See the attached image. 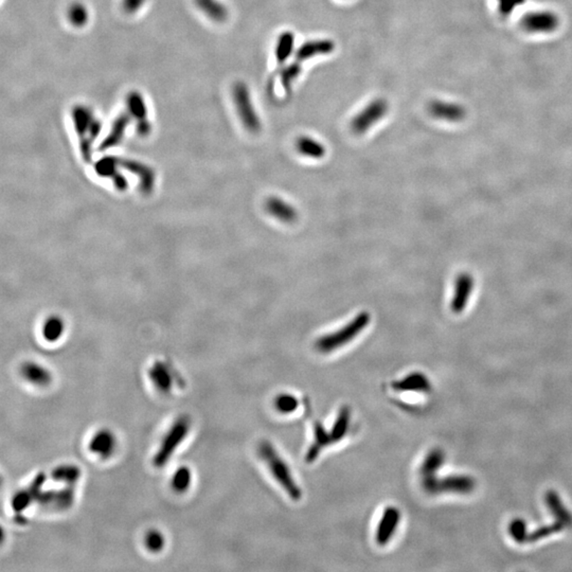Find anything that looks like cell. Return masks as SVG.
Returning <instances> with one entry per match:
<instances>
[{
	"mask_svg": "<svg viewBox=\"0 0 572 572\" xmlns=\"http://www.w3.org/2000/svg\"><path fill=\"white\" fill-rule=\"evenodd\" d=\"M126 104L131 117L137 120L138 134L146 137L152 131V124L148 119V107L144 96L138 91H131L127 96Z\"/></svg>",
	"mask_w": 572,
	"mask_h": 572,
	"instance_id": "9c48e42d",
	"label": "cell"
},
{
	"mask_svg": "<svg viewBox=\"0 0 572 572\" xmlns=\"http://www.w3.org/2000/svg\"><path fill=\"white\" fill-rule=\"evenodd\" d=\"M116 448V438L109 431L96 433L89 443V449L101 458H109Z\"/></svg>",
	"mask_w": 572,
	"mask_h": 572,
	"instance_id": "603a6c76",
	"label": "cell"
},
{
	"mask_svg": "<svg viewBox=\"0 0 572 572\" xmlns=\"http://www.w3.org/2000/svg\"><path fill=\"white\" fill-rule=\"evenodd\" d=\"M197 8L216 23H224L227 21L228 12L227 6L221 2L220 0H194Z\"/></svg>",
	"mask_w": 572,
	"mask_h": 572,
	"instance_id": "d4e9b609",
	"label": "cell"
},
{
	"mask_svg": "<svg viewBox=\"0 0 572 572\" xmlns=\"http://www.w3.org/2000/svg\"><path fill=\"white\" fill-rule=\"evenodd\" d=\"M37 503L41 507L51 510H67L74 505V488L68 486L61 490L43 491Z\"/></svg>",
	"mask_w": 572,
	"mask_h": 572,
	"instance_id": "7c38bea8",
	"label": "cell"
},
{
	"mask_svg": "<svg viewBox=\"0 0 572 572\" xmlns=\"http://www.w3.org/2000/svg\"><path fill=\"white\" fill-rule=\"evenodd\" d=\"M146 0H122V8L127 14L138 12L146 4Z\"/></svg>",
	"mask_w": 572,
	"mask_h": 572,
	"instance_id": "60d3db41",
	"label": "cell"
},
{
	"mask_svg": "<svg viewBox=\"0 0 572 572\" xmlns=\"http://www.w3.org/2000/svg\"><path fill=\"white\" fill-rule=\"evenodd\" d=\"M259 453L261 458L264 460L265 463L271 470V474L277 480L278 483L282 486L286 494L293 501H298L301 499L302 491L295 481V478L291 475V468L287 466L286 462L282 459L273 444L269 441H262L259 445Z\"/></svg>",
	"mask_w": 572,
	"mask_h": 572,
	"instance_id": "6da1fadb",
	"label": "cell"
},
{
	"mask_svg": "<svg viewBox=\"0 0 572 572\" xmlns=\"http://www.w3.org/2000/svg\"><path fill=\"white\" fill-rule=\"evenodd\" d=\"M129 122H131V115H129V114H122V115H120L119 117L114 121L109 135H107V137L105 138L102 144H101L100 151L109 150V149L113 148V146H118V144L122 141V139H124V135H126V129L127 126H129Z\"/></svg>",
	"mask_w": 572,
	"mask_h": 572,
	"instance_id": "7402d4cb",
	"label": "cell"
},
{
	"mask_svg": "<svg viewBox=\"0 0 572 572\" xmlns=\"http://www.w3.org/2000/svg\"><path fill=\"white\" fill-rule=\"evenodd\" d=\"M334 50L335 43L331 39H313L306 41L303 45L298 48L296 51V60L302 63L316 56L332 54Z\"/></svg>",
	"mask_w": 572,
	"mask_h": 572,
	"instance_id": "9a60e30c",
	"label": "cell"
},
{
	"mask_svg": "<svg viewBox=\"0 0 572 572\" xmlns=\"http://www.w3.org/2000/svg\"><path fill=\"white\" fill-rule=\"evenodd\" d=\"M96 172L101 176L111 177L116 187L119 190H124L127 187L126 179L118 172L119 161L115 157H104L96 162Z\"/></svg>",
	"mask_w": 572,
	"mask_h": 572,
	"instance_id": "44dd1931",
	"label": "cell"
},
{
	"mask_svg": "<svg viewBox=\"0 0 572 572\" xmlns=\"http://www.w3.org/2000/svg\"><path fill=\"white\" fill-rule=\"evenodd\" d=\"M428 111L431 117L442 121L460 122L466 117V109L463 105L448 101H431L428 105Z\"/></svg>",
	"mask_w": 572,
	"mask_h": 572,
	"instance_id": "8fae6325",
	"label": "cell"
},
{
	"mask_svg": "<svg viewBox=\"0 0 572 572\" xmlns=\"http://www.w3.org/2000/svg\"><path fill=\"white\" fill-rule=\"evenodd\" d=\"M119 166L126 169L129 172L134 173L139 179L140 188L146 194H150L154 188L155 175L152 169L141 162L135 160L118 159Z\"/></svg>",
	"mask_w": 572,
	"mask_h": 572,
	"instance_id": "2e32d148",
	"label": "cell"
},
{
	"mask_svg": "<svg viewBox=\"0 0 572 572\" xmlns=\"http://www.w3.org/2000/svg\"><path fill=\"white\" fill-rule=\"evenodd\" d=\"M21 376L26 381L36 386H47L51 383L52 374L47 368L34 361H27L21 366Z\"/></svg>",
	"mask_w": 572,
	"mask_h": 572,
	"instance_id": "ffe728a7",
	"label": "cell"
},
{
	"mask_svg": "<svg viewBox=\"0 0 572 572\" xmlns=\"http://www.w3.org/2000/svg\"><path fill=\"white\" fill-rule=\"evenodd\" d=\"M64 331H65V323L62 318L59 316L48 317L41 328L44 338L49 343L58 341L63 336Z\"/></svg>",
	"mask_w": 572,
	"mask_h": 572,
	"instance_id": "4dcf8cb0",
	"label": "cell"
},
{
	"mask_svg": "<svg viewBox=\"0 0 572 572\" xmlns=\"http://www.w3.org/2000/svg\"><path fill=\"white\" fill-rule=\"evenodd\" d=\"M445 453L440 448L431 449L426 457L423 460L422 466L420 468V474L422 479L436 476L438 471L443 466Z\"/></svg>",
	"mask_w": 572,
	"mask_h": 572,
	"instance_id": "83f0119b",
	"label": "cell"
},
{
	"mask_svg": "<svg viewBox=\"0 0 572 572\" xmlns=\"http://www.w3.org/2000/svg\"><path fill=\"white\" fill-rule=\"evenodd\" d=\"M474 278L468 273H462L458 276L455 284L453 299L451 302V312L460 314L468 306V299L474 289Z\"/></svg>",
	"mask_w": 572,
	"mask_h": 572,
	"instance_id": "4fadbf2b",
	"label": "cell"
},
{
	"mask_svg": "<svg viewBox=\"0 0 572 572\" xmlns=\"http://www.w3.org/2000/svg\"><path fill=\"white\" fill-rule=\"evenodd\" d=\"M521 29L529 34H552L558 31L561 19L551 10H534L526 13L519 21Z\"/></svg>",
	"mask_w": 572,
	"mask_h": 572,
	"instance_id": "52a82bcc",
	"label": "cell"
},
{
	"mask_svg": "<svg viewBox=\"0 0 572 572\" xmlns=\"http://www.w3.org/2000/svg\"><path fill=\"white\" fill-rule=\"evenodd\" d=\"M370 321H371V315L369 313H359L336 332L323 335L317 339L315 348L318 352L322 353V354H328L333 351L341 349L343 346L354 341L367 328Z\"/></svg>",
	"mask_w": 572,
	"mask_h": 572,
	"instance_id": "3957f363",
	"label": "cell"
},
{
	"mask_svg": "<svg viewBox=\"0 0 572 572\" xmlns=\"http://www.w3.org/2000/svg\"><path fill=\"white\" fill-rule=\"evenodd\" d=\"M232 96H234L236 111H238L243 126L249 133H259L262 127V124H261L260 117L254 109L249 86L244 82L236 83L232 89Z\"/></svg>",
	"mask_w": 572,
	"mask_h": 572,
	"instance_id": "5b68a950",
	"label": "cell"
},
{
	"mask_svg": "<svg viewBox=\"0 0 572 572\" xmlns=\"http://www.w3.org/2000/svg\"><path fill=\"white\" fill-rule=\"evenodd\" d=\"M423 488L431 495L441 493L470 494L476 488L474 478L466 475H451L446 477L433 476L422 479Z\"/></svg>",
	"mask_w": 572,
	"mask_h": 572,
	"instance_id": "277c9868",
	"label": "cell"
},
{
	"mask_svg": "<svg viewBox=\"0 0 572 572\" xmlns=\"http://www.w3.org/2000/svg\"><path fill=\"white\" fill-rule=\"evenodd\" d=\"M546 506L551 512L554 521H560L561 523L566 527V529L572 527V514L571 511L563 503L560 495L554 491H549L545 495Z\"/></svg>",
	"mask_w": 572,
	"mask_h": 572,
	"instance_id": "d6986e66",
	"label": "cell"
},
{
	"mask_svg": "<svg viewBox=\"0 0 572 572\" xmlns=\"http://www.w3.org/2000/svg\"><path fill=\"white\" fill-rule=\"evenodd\" d=\"M4 538H6V532H4V528L0 526V543L4 541Z\"/></svg>",
	"mask_w": 572,
	"mask_h": 572,
	"instance_id": "b9f144b4",
	"label": "cell"
},
{
	"mask_svg": "<svg viewBox=\"0 0 572 572\" xmlns=\"http://www.w3.org/2000/svg\"><path fill=\"white\" fill-rule=\"evenodd\" d=\"M74 129L80 139V150L83 159L89 162L93 156L94 141L100 135L102 124L93 111L84 105H76L71 111Z\"/></svg>",
	"mask_w": 572,
	"mask_h": 572,
	"instance_id": "7a4b0ae2",
	"label": "cell"
},
{
	"mask_svg": "<svg viewBox=\"0 0 572 572\" xmlns=\"http://www.w3.org/2000/svg\"><path fill=\"white\" fill-rule=\"evenodd\" d=\"M190 431V418L188 416H181L171 427L169 433L164 437L160 445L159 451L153 459V464L156 468H164L169 460L172 457L181 442L186 439Z\"/></svg>",
	"mask_w": 572,
	"mask_h": 572,
	"instance_id": "8992f818",
	"label": "cell"
},
{
	"mask_svg": "<svg viewBox=\"0 0 572 572\" xmlns=\"http://www.w3.org/2000/svg\"><path fill=\"white\" fill-rule=\"evenodd\" d=\"M275 406L279 413L289 414L297 411L299 407V401L291 394H280L275 400Z\"/></svg>",
	"mask_w": 572,
	"mask_h": 572,
	"instance_id": "8d00e7d4",
	"label": "cell"
},
{
	"mask_svg": "<svg viewBox=\"0 0 572 572\" xmlns=\"http://www.w3.org/2000/svg\"><path fill=\"white\" fill-rule=\"evenodd\" d=\"M508 533H510L511 538L516 543H527L528 534L529 533H528L527 525H526L525 521L516 518L511 521L510 526H508Z\"/></svg>",
	"mask_w": 572,
	"mask_h": 572,
	"instance_id": "74e56055",
	"label": "cell"
},
{
	"mask_svg": "<svg viewBox=\"0 0 572 572\" xmlns=\"http://www.w3.org/2000/svg\"><path fill=\"white\" fill-rule=\"evenodd\" d=\"M296 149L300 154L313 159H323L326 153V146L321 142L308 136L298 138Z\"/></svg>",
	"mask_w": 572,
	"mask_h": 572,
	"instance_id": "484cf974",
	"label": "cell"
},
{
	"mask_svg": "<svg viewBox=\"0 0 572 572\" xmlns=\"http://www.w3.org/2000/svg\"><path fill=\"white\" fill-rule=\"evenodd\" d=\"M46 475L44 473H39L32 480L31 484L25 490H21L13 496L11 506L16 513H21L26 508L30 507L33 503L37 501L39 495L43 492V486L46 482Z\"/></svg>",
	"mask_w": 572,
	"mask_h": 572,
	"instance_id": "30bf717a",
	"label": "cell"
},
{
	"mask_svg": "<svg viewBox=\"0 0 572 572\" xmlns=\"http://www.w3.org/2000/svg\"><path fill=\"white\" fill-rule=\"evenodd\" d=\"M332 444L330 433L326 431L323 425L320 422L315 423L314 426V441L311 445L310 448L306 451V460L308 463H313L317 459L318 456L321 453L322 449L328 445Z\"/></svg>",
	"mask_w": 572,
	"mask_h": 572,
	"instance_id": "cb8c5ba5",
	"label": "cell"
},
{
	"mask_svg": "<svg viewBox=\"0 0 572 572\" xmlns=\"http://www.w3.org/2000/svg\"><path fill=\"white\" fill-rule=\"evenodd\" d=\"M564 530H566V527L563 523H561L560 521H554L550 525L541 526V527L532 531L531 533L528 534L527 543H536V541L548 538L552 534L560 533Z\"/></svg>",
	"mask_w": 572,
	"mask_h": 572,
	"instance_id": "e575fe53",
	"label": "cell"
},
{
	"mask_svg": "<svg viewBox=\"0 0 572 572\" xmlns=\"http://www.w3.org/2000/svg\"><path fill=\"white\" fill-rule=\"evenodd\" d=\"M389 111V104L385 99H376L366 105L365 109H361L356 114L354 118L351 120V129L355 135H363L370 129L380 122Z\"/></svg>",
	"mask_w": 572,
	"mask_h": 572,
	"instance_id": "ba28073f",
	"label": "cell"
},
{
	"mask_svg": "<svg viewBox=\"0 0 572 572\" xmlns=\"http://www.w3.org/2000/svg\"><path fill=\"white\" fill-rule=\"evenodd\" d=\"M350 422L351 411L349 407H341L330 431L332 443H337V442L341 441L346 437L348 431H349Z\"/></svg>",
	"mask_w": 572,
	"mask_h": 572,
	"instance_id": "f1b7e54d",
	"label": "cell"
},
{
	"mask_svg": "<svg viewBox=\"0 0 572 572\" xmlns=\"http://www.w3.org/2000/svg\"><path fill=\"white\" fill-rule=\"evenodd\" d=\"M302 71L301 62L296 60V62L288 64L280 72V82L284 91H291L293 83L296 82Z\"/></svg>",
	"mask_w": 572,
	"mask_h": 572,
	"instance_id": "836d02e7",
	"label": "cell"
},
{
	"mask_svg": "<svg viewBox=\"0 0 572 572\" xmlns=\"http://www.w3.org/2000/svg\"><path fill=\"white\" fill-rule=\"evenodd\" d=\"M81 473L80 468L74 464H63V466H58L54 468L51 473L52 479L54 481L63 482V483L72 486L80 479Z\"/></svg>",
	"mask_w": 572,
	"mask_h": 572,
	"instance_id": "1f68e13d",
	"label": "cell"
},
{
	"mask_svg": "<svg viewBox=\"0 0 572 572\" xmlns=\"http://www.w3.org/2000/svg\"><path fill=\"white\" fill-rule=\"evenodd\" d=\"M192 474L188 468H181L175 472L172 477V488L175 492L184 493L189 488Z\"/></svg>",
	"mask_w": 572,
	"mask_h": 572,
	"instance_id": "d590c367",
	"label": "cell"
},
{
	"mask_svg": "<svg viewBox=\"0 0 572 572\" xmlns=\"http://www.w3.org/2000/svg\"><path fill=\"white\" fill-rule=\"evenodd\" d=\"M265 209L280 222L291 224L298 220V211L296 208L280 197L271 196L267 199L265 201Z\"/></svg>",
	"mask_w": 572,
	"mask_h": 572,
	"instance_id": "e0dca14e",
	"label": "cell"
},
{
	"mask_svg": "<svg viewBox=\"0 0 572 572\" xmlns=\"http://www.w3.org/2000/svg\"><path fill=\"white\" fill-rule=\"evenodd\" d=\"M401 521V512L398 508L388 507L385 508L381 515L378 529H376V540L380 546H385L392 540Z\"/></svg>",
	"mask_w": 572,
	"mask_h": 572,
	"instance_id": "5bb4252c",
	"label": "cell"
},
{
	"mask_svg": "<svg viewBox=\"0 0 572 572\" xmlns=\"http://www.w3.org/2000/svg\"><path fill=\"white\" fill-rule=\"evenodd\" d=\"M151 381L154 383L156 388H159L160 391L168 392L170 391L173 386L172 373L166 363L161 361H156L154 365L151 367L150 372Z\"/></svg>",
	"mask_w": 572,
	"mask_h": 572,
	"instance_id": "4316f807",
	"label": "cell"
},
{
	"mask_svg": "<svg viewBox=\"0 0 572 572\" xmlns=\"http://www.w3.org/2000/svg\"><path fill=\"white\" fill-rule=\"evenodd\" d=\"M2 482H4V480H2L1 475H0V486H2Z\"/></svg>",
	"mask_w": 572,
	"mask_h": 572,
	"instance_id": "7bdbcfd3",
	"label": "cell"
},
{
	"mask_svg": "<svg viewBox=\"0 0 572 572\" xmlns=\"http://www.w3.org/2000/svg\"><path fill=\"white\" fill-rule=\"evenodd\" d=\"M146 546L150 551L159 552L164 546V538L162 534L156 530L149 532L146 536Z\"/></svg>",
	"mask_w": 572,
	"mask_h": 572,
	"instance_id": "ab89813d",
	"label": "cell"
},
{
	"mask_svg": "<svg viewBox=\"0 0 572 572\" xmlns=\"http://www.w3.org/2000/svg\"><path fill=\"white\" fill-rule=\"evenodd\" d=\"M293 48H295V35H293V33L291 31L282 33L279 39H278L275 50L276 59H277V62L279 65L286 63L291 58L293 52Z\"/></svg>",
	"mask_w": 572,
	"mask_h": 572,
	"instance_id": "f546056e",
	"label": "cell"
},
{
	"mask_svg": "<svg viewBox=\"0 0 572 572\" xmlns=\"http://www.w3.org/2000/svg\"><path fill=\"white\" fill-rule=\"evenodd\" d=\"M392 388L396 391L428 392L431 389V383L422 372H413L401 380L393 381Z\"/></svg>",
	"mask_w": 572,
	"mask_h": 572,
	"instance_id": "ac0fdd59",
	"label": "cell"
},
{
	"mask_svg": "<svg viewBox=\"0 0 572 572\" xmlns=\"http://www.w3.org/2000/svg\"><path fill=\"white\" fill-rule=\"evenodd\" d=\"M68 21L74 27L83 28L89 23V10L81 2H74L68 9Z\"/></svg>",
	"mask_w": 572,
	"mask_h": 572,
	"instance_id": "d6a6232c",
	"label": "cell"
},
{
	"mask_svg": "<svg viewBox=\"0 0 572 572\" xmlns=\"http://www.w3.org/2000/svg\"><path fill=\"white\" fill-rule=\"evenodd\" d=\"M499 14L503 17H508L516 9L523 6L527 0H496Z\"/></svg>",
	"mask_w": 572,
	"mask_h": 572,
	"instance_id": "f35d334b",
	"label": "cell"
}]
</instances>
